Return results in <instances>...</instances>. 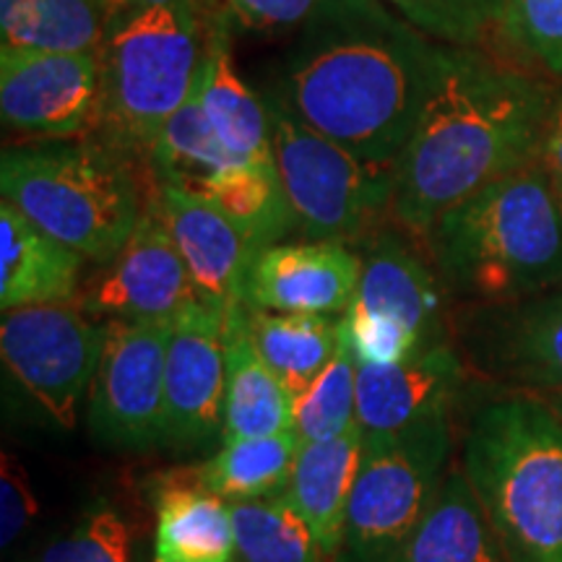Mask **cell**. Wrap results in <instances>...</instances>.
I'll return each mask as SVG.
<instances>
[{"instance_id": "1", "label": "cell", "mask_w": 562, "mask_h": 562, "mask_svg": "<svg viewBox=\"0 0 562 562\" xmlns=\"http://www.w3.org/2000/svg\"><path fill=\"white\" fill-rule=\"evenodd\" d=\"M438 50L385 0H323L266 91L344 149L396 165L432 87Z\"/></svg>"}, {"instance_id": "2", "label": "cell", "mask_w": 562, "mask_h": 562, "mask_svg": "<svg viewBox=\"0 0 562 562\" xmlns=\"http://www.w3.org/2000/svg\"><path fill=\"white\" fill-rule=\"evenodd\" d=\"M554 97L476 47L440 45L432 87L396 161L391 220L425 243L440 214L539 165Z\"/></svg>"}, {"instance_id": "3", "label": "cell", "mask_w": 562, "mask_h": 562, "mask_svg": "<svg viewBox=\"0 0 562 562\" xmlns=\"http://www.w3.org/2000/svg\"><path fill=\"white\" fill-rule=\"evenodd\" d=\"M442 290L503 305L562 286V211L542 165L505 175L438 216L425 237Z\"/></svg>"}, {"instance_id": "4", "label": "cell", "mask_w": 562, "mask_h": 562, "mask_svg": "<svg viewBox=\"0 0 562 562\" xmlns=\"http://www.w3.org/2000/svg\"><path fill=\"white\" fill-rule=\"evenodd\" d=\"M459 467L510 562H562V419L542 396L508 391L476 406Z\"/></svg>"}, {"instance_id": "5", "label": "cell", "mask_w": 562, "mask_h": 562, "mask_svg": "<svg viewBox=\"0 0 562 562\" xmlns=\"http://www.w3.org/2000/svg\"><path fill=\"white\" fill-rule=\"evenodd\" d=\"M133 161L138 159L94 138L11 146L0 157V193L87 261L110 263L151 195H144Z\"/></svg>"}, {"instance_id": "6", "label": "cell", "mask_w": 562, "mask_h": 562, "mask_svg": "<svg viewBox=\"0 0 562 562\" xmlns=\"http://www.w3.org/2000/svg\"><path fill=\"white\" fill-rule=\"evenodd\" d=\"M206 40L209 19L195 0H172L110 24L97 50L102 79L97 140L146 165L159 131L201 79Z\"/></svg>"}, {"instance_id": "7", "label": "cell", "mask_w": 562, "mask_h": 562, "mask_svg": "<svg viewBox=\"0 0 562 562\" xmlns=\"http://www.w3.org/2000/svg\"><path fill=\"white\" fill-rule=\"evenodd\" d=\"M271 151L294 220L307 240L351 243L375 235L391 214L396 165L362 159L292 115L263 91Z\"/></svg>"}, {"instance_id": "8", "label": "cell", "mask_w": 562, "mask_h": 562, "mask_svg": "<svg viewBox=\"0 0 562 562\" xmlns=\"http://www.w3.org/2000/svg\"><path fill=\"white\" fill-rule=\"evenodd\" d=\"M451 451V417L396 435H364L334 562H396L432 508Z\"/></svg>"}, {"instance_id": "9", "label": "cell", "mask_w": 562, "mask_h": 562, "mask_svg": "<svg viewBox=\"0 0 562 562\" xmlns=\"http://www.w3.org/2000/svg\"><path fill=\"white\" fill-rule=\"evenodd\" d=\"M357 362H402L451 341L446 290L402 235L381 229L368 237L357 297L341 315Z\"/></svg>"}, {"instance_id": "10", "label": "cell", "mask_w": 562, "mask_h": 562, "mask_svg": "<svg viewBox=\"0 0 562 562\" xmlns=\"http://www.w3.org/2000/svg\"><path fill=\"white\" fill-rule=\"evenodd\" d=\"M108 336L76 302L5 311L0 321V355L13 381L66 430L79 422V406L91 389Z\"/></svg>"}, {"instance_id": "11", "label": "cell", "mask_w": 562, "mask_h": 562, "mask_svg": "<svg viewBox=\"0 0 562 562\" xmlns=\"http://www.w3.org/2000/svg\"><path fill=\"white\" fill-rule=\"evenodd\" d=\"M172 318L108 321V336L89 389V432L108 448L161 446L165 364Z\"/></svg>"}, {"instance_id": "12", "label": "cell", "mask_w": 562, "mask_h": 562, "mask_svg": "<svg viewBox=\"0 0 562 562\" xmlns=\"http://www.w3.org/2000/svg\"><path fill=\"white\" fill-rule=\"evenodd\" d=\"M0 115L5 128L26 138H94L102 117L97 53H47L3 45Z\"/></svg>"}, {"instance_id": "13", "label": "cell", "mask_w": 562, "mask_h": 562, "mask_svg": "<svg viewBox=\"0 0 562 562\" xmlns=\"http://www.w3.org/2000/svg\"><path fill=\"white\" fill-rule=\"evenodd\" d=\"M463 362L513 391H562V286L503 302L467 305L456 321Z\"/></svg>"}, {"instance_id": "14", "label": "cell", "mask_w": 562, "mask_h": 562, "mask_svg": "<svg viewBox=\"0 0 562 562\" xmlns=\"http://www.w3.org/2000/svg\"><path fill=\"white\" fill-rule=\"evenodd\" d=\"M199 300L159 206V188L125 248L81 286L76 305L97 321L172 318Z\"/></svg>"}, {"instance_id": "15", "label": "cell", "mask_w": 562, "mask_h": 562, "mask_svg": "<svg viewBox=\"0 0 562 562\" xmlns=\"http://www.w3.org/2000/svg\"><path fill=\"white\" fill-rule=\"evenodd\" d=\"M224 315V307L201 297L172 315L161 446L175 453L199 451L216 435L222 438L227 391Z\"/></svg>"}, {"instance_id": "16", "label": "cell", "mask_w": 562, "mask_h": 562, "mask_svg": "<svg viewBox=\"0 0 562 562\" xmlns=\"http://www.w3.org/2000/svg\"><path fill=\"white\" fill-rule=\"evenodd\" d=\"M362 258L347 243H279L252 256L243 302L269 313H311L341 318L357 297Z\"/></svg>"}, {"instance_id": "17", "label": "cell", "mask_w": 562, "mask_h": 562, "mask_svg": "<svg viewBox=\"0 0 562 562\" xmlns=\"http://www.w3.org/2000/svg\"><path fill=\"white\" fill-rule=\"evenodd\" d=\"M467 385V362L453 341L402 362H360L357 425L362 435H396L425 422L451 417Z\"/></svg>"}, {"instance_id": "18", "label": "cell", "mask_w": 562, "mask_h": 562, "mask_svg": "<svg viewBox=\"0 0 562 562\" xmlns=\"http://www.w3.org/2000/svg\"><path fill=\"white\" fill-rule=\"evenodd\" d=\"M159 206L201 300L227 311L243 302L252 261L250 245L206 195L180 186H157Z\"/></svg>"}, {"instance_id": "19", "label": "cell", "mask_w": 562, "mask_h": 562, "mask_svg": "<svg viewBox=\"0 0 562 562\" xmlns=\"http://www.w3.org/2000/svg\"><path fill=\"white\" fill-rule=\"evenodd\" d=\"M87 258L40 229L11 201H0V307L76 302Z\"/></svg>"}, {"instance_id": "20", "label": "cell", "mask_w": 562, "mask_h": 562, "mask_svg": "<svg viewBox=\"0 0 562 562\" xmlns=\"http://www.w3.org/2000/svg\"><path fill=\"white\" fill-rule=\"evenodd\" d=\"M224 391L222 442L266 438L294 430V393L281 383L250 339L245 302L227 307L224 315Z\"/></svg>"}, {"instance_id": "21", "label": "cell", "mask_w": 562, "mask_h": 562, "mask_svg": "<svg viewBox=\"0 0 562 562\" xmlns=\"http://www.w3.org/2000/svg\"><path fill=\"white\" fill-rule=\"evenodd\" d=\"M362 448L364 435L360 425L334 440L307 442L302 446L292 480L284 490L286 503L311 526L328 562L339 554L349 497L360 474Z\"/></svg>"}, {"instance_id": "22", "label": "cell", "mask_w": 562, "mask_h": 562, "mask_svg": "<svg viewBox=\"0 0 562 562\" xmlns=\"http://www.w3.org/2000/svg\"><path fill=\"white\" fill-rule=\"evenodd\" d=\"M151 562H235L237 542L229 503L201 487L191 469L159 482Z\"/></svg>"}, {"instance_id": "23", "label": "cell", "mask_w": 562, "mask_h": 562, "mask_svg": "<svg viewBox=\"0 0 562 562\" xmlns=\"http://www.w3.org/2000/svg\"><path fill=\"white\" fill-rule=\"evenodd\" d=\"M201 104L216 136L237 161H273L271 121L263 97L250 91L229 53V21L209 19L206 58L201 68Z\"/></svg>"}, {"instance_id": "24", "label": "cell", "mask_w": 562, "mask_h": 562, "mask_svg": "<svg viewBox=\"0 0 562 562\" xmlns=\"http://www.w3.org/2000/svg\"><path fill=\"white\" fill-rule=\"evenodd\" d=\"M396 562H510L461 467L442 476L432 508Z\"/></svg>"}, {"instance_id": "25", "label": "cell", "mask_w": 562, "mask_h": 562, "mask_svg": "<svg viewBox=\"0 0 562 562\" xmlns=\"http://www.w3.org/2000/svg\"><path fill=\"white\" fill-rule=\"evenodd\" d=\"M248 328L258 355L294 398L311 389L341 344V318L334 315L269 313L248 307Z\"/></svg>"}, {"instance_id": "26", "label": "cell", "mask_w": 562, "mask_h": 562, "mask_svg": "<svg viewBox=\"0 0 562 562\" xmlns=\"http://www.w3.org/2000/svg\"><path fill=\"white\" fill-rule=\"evenodd\" d=\"M201 195L214 203L250 245L252 256L297 227L292 203L273 161H237L209 182Z\"/></svg>"}, {"instance_id": "27", "label": "cell", "mask_w": 562, "mask_h": 562, "mask_svg": "<svg viewBox=\"0 0 562 562\" xmlns=\"http://www.w3.org/2000/svg\"><path fill=\"white\" fill-rule=\"evenodd\" d=\"M300 451L302 440L294 430L222 442L220 451L193 467L191 474L201 487L227 503L277 497L284 495Z\"/></svg>"}, {"instance_id": "28", "label": "cell", "mask_w": 562, "mask_h": 562, "mask_svg": "<svg viewBox=\"0 0 562 562\" xmlns=\"http://www.w3.org/2000/svg\"><path fill=\"white\" fill-rule=\"evenodd\" d=\"M104 30V0H0V34L5 47L97 53Z\"/></svg>"}, {"instance_id": "29", "label": "cell", "mask_w": 562, "mask_h": 562, "mask_svg": "<svg viewBox=\"0 0 562 562\" xmlns=\"http://www.w3.org/2000/svg\"><path fill=\"white\" fill-rule=\"evenodd\" d=\"M199 83H195L188 102L159 131L149 159H146V167H149L151 180L157 186L167 182V186L203 193L216 175L227 170L229 165H237V159L222 144L214 125L209 123L206 112H203Z\"/></svg>"}, {"instance_id": "30", "label": "cell", "mask_w": 562, "mask_h": 562, "mask_svg": "<svg viewBox=\"0 0 562 562\" xmlns=\"http://www.w3.org/2000/svg\"><path fill=\"white\" fill-rule=\"evenodd\" d=\"M237 562H328L305 518L284 495L229 503Z\"/></svg>"}, {"instance_id": "31", "label": "cell", "mask_w": 562, "mask_h": 562, "mask_svg": "<svg viewBox=\"0 0 562 562\" xmlns=\"http://www.w3.org/2000/svg\"><path fill=\"white\" fill-rule=\"evenodd\" d=\"M357 355L341 331L339 351L311 389L294 402V432L307 442H326L357 425Z\"/></svg>"}, {"instance_id": "32", "label": "cell", "mask_w": 562, "mask_h": 562, "mask_svg": "<svg viewBox=\"0 0 562 562\" xmlns=\"http://www.w3.org/2000/svg\"><path fill=\"white\" fill-rule=\"evenodd\" d=\"M495 37L526 66L562 79V0H505Z\"/></svg>"}, {"instance_id": "33", "label": "cell", "mask_w": 562, "mask_h": 562, "mask_svg": "<svg viewBox=\"0 0 562 562\" xmlns=\"http://www.w3.org/2000/svg\"><path fill=\"white\" fill-rule=\"evenodd\" d=\"M425 37L451 47H476L495 34L505 0H385Z\"/></svg>"}, {"instance_id": "34", "label": "cell", "mask_w": 562, "mask_h": 562, "mask_svg": "<svg viewBox=\"0 0 562 562\" xmlns=\"http://www.w3.org/2000/svg\"><path fill=\"white\" fill-rule=\"evenodd\" d=\"M40 562H136L128 518L110 505L89 508L74 529L45 547Z\"/></svg>"}, {"instance_id": "35", "label": "cell", "mask_w": 562, "mask_h": 562, "mask_svg": "<svg viewBox=\"0 0 562 562\" xmlns=\"http://www.w3.org/2000/svg\"><path fill=\"white\" fill-rule=\"evenodd\" d=\"M323 0H214V16L252 32L300 30Z\"/></svg>"}, {"instance_id": "36", "label": "cell", "mask_w": 562, "mask_h": 562, "mask_svg": "<svg viewBox=\"0 0 562 562\" xmlns=\"http://www.w3.org/2000/svg\"><path fill=\"white\" fill-rule=\"evenodd\" d=\"M40 503L34 495L30 472L21 467L16 456L3 451L0 461V542L11 547L16 539L30 529L37 518Z\"/></svg>"}, {"instance_id": "37", "label": "cell", "mask_w": 562, "mask_h": 562, "mask_svg": "<svg viewBox=\"0 0 562 562\" xmlns=\"http://www.w3.org/2000/svg\"><path fill=\"white\" fill-rule=\"evenodd\" d=\"M539 165L544 167L552 178H562V94L554 97L550 121H547L542 154H539Z\"/></svg>"}, {"instance_id": "38", "label": "cell", "mask_w": 562, "mask_h": 562, "mask_svg": "<svg viewBox=\"0 0 562 562\" xmlns=\"http://www.w3.org/2000/svg\"><path fill=\"white\" fill-rule=\"evenodd\" d=\"M172 3V0H104V11H108V26L115 24L125 16H133V13H140L146 9H154V5Z\"/></svg>"}, {"instance_id": "39", "label": "cell", "mask_w": 562, "mask_h": 562, "mask_svg": "<svg viewBox=\"0 0 562 562\" xmlns=\"http://www.w3.org/2000/svg\"><path fill=\"white\" fill-rule=\"evenodd\" d=\"M537 396H542L544 402L552 406V412L558 414V417L562 419V391H552V393H537Z\"/></svg>"}, {"instance_id": "40", "label": "cell", "mask_w": 562, "mask_h": 562, "mask_svg": "<svg viewBox=\"0 0 562 562\" xmlns=\"http://www.w3.org/2000/svg\"><path fill=\"white\" fill-rule=\"evenodd\" d=\"M195 3L201 5L203 16H206V19H214V0H195Z\"/></svg>"}, {"instance_id": "41", "label": "cell", "mask_w": 562, "mask_h": 562, "mask_svg": "<svg viewBox=\"0 0 562 562\" xmlns=\"http://www.w3.org/2000/svg\"><path fill=\"white\" fill-rule=\"evenodd\" d=\"M554 180V191H558V201H560V211H562V178H552Z\"/></svg>"}]
</instances>
